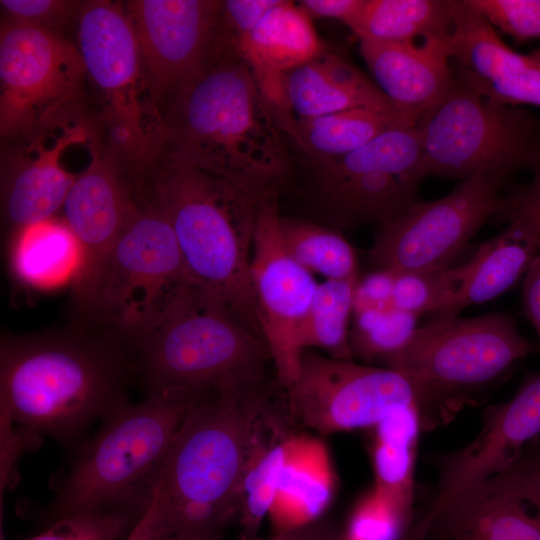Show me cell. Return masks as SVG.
Here are the masks:
<instances>
[{
    "label": "cell",
    "instance_id": "obj_1",
    "mask_svg": "<svg viewBox=\"0 0 540 540\" xmlns=\"http://www.w3.org/2000/svg\"><path fill=\"white\" fill-rule=\"evenodd\" d=\"M286 412L285 388L270 378L222 391L188 412L155 491L168 536L223 534L240 518L249 462L263 443L289 431Z\"/></svg>",
    "mask_w": 540,
    "mask_h": 540
},
{
    "label": "cell",
    "instance_id": "obj_2",
    "mask_svg": "<svg viewBox=\"0 0 540 540\" xmlns=\"http://www.w3.org/2000/svg\"><path fill=\"white\" fill-rule=\"evenodd\" d=\"M134 354L112 332L83 328L3 334L0 345L1 426L68 443L128 402Z\"/></svg>",
    "mask_w": 540,
    "mask_h": 540
},
{
    "label": "cell",
    "instance_id": "obj_3",
    "mask_svg": "<svg viewBox=\"0 0 540 540\" xmlns=\"http://www.w3.org/2000/svg\"><path fill=\"white\" fill-rule=\"evenodd\" d=\"M165 153L236 185L258 202L278 199L292 172L282 130L249 66L211 57L172 97Z\"/></svg>",
    "mask_w": 540,
    "mask_h": 540
},
{
    "label": "cell",
    "instance_id": "obj_4",
    "mask_svg": "<svg viewBox=\"0 0 540 540\" xmlns=\"http://www.w3.org/2000/svg\"><path fill=\"white\" fill-rule=\"evenodd\" d=\"M163 154L151 201L173 229L191 282L263 338L250 273L260 202L225 179Z\"/></svg>",
    "mask_w": 540,
    "mask_h": 540
},
{
    "label": "cell",
    "instance_id": "obj_5",
    "mask_svg": "<svg viewBox=\"0 0 540 540\" xmlns=\"http://www.w3.org/2000/svg\"><path fill=\"white\" fill-rule=\"evenodd\" d=\"M194 396L169 392L126 402L79 448L48 509L51 522L78 513L144 514Z\"/></svg>",
    "mask_w": 540,
    "mask_h": 540
},
{
    "label": "cell",
    "instance_id": "obj_6",
    "mask_svg": "<svg viewBox=\"0 0 540 540\" xmlns=\"http://www.w3.org/2000/svg\"><path fill=\"white\" fill-rule=\"evenodd\" d=\"M134 354L148 395L177 392L200 399L263 381L272 363L265 340L194 284L134 345Z\"/></svg>",
    "mask_w": 540,
    "mask_h": 540
},
{
    "label": "cell",
    "instance_id": "obj_7",
    "mask_svg": "<svg viewBox=\"0 0 540 540\" xmlns=\"http://www.w3.org/2000/svg\"><path fill=\"white\" fill-rule=\"evenodd\" d=\"M535 350L503 312L434 319L382 367L406 376L417 390L423 428L448 421L472 393L494 383Z\"/></svg>",
    "mask_w": 540,
    "mask_h": 540
},
{
    "label": "cell",
    "instance_id": "obj_8",
    "mask_svg": "<svg viewBox=\"0 0 540 540\" xmlns=\"http://www.w3.org/2000/svg\"><path fill=\"white\" fill-rule=\"evenodd\" d=\"M192 284L173 229L150 200L137 204L78 305L134 351Z\"/></svg>",
    "mask_w": 540,
    "mask_h": 540
},
{
    "label": "cell",
    "instance_id": "obj_9",
    "mask_svg": "<svg viewBox=\"0 0 540 540\" xmlns=\"http://www.w3.org/2000/svg\"><path fill=\"white\" fill-rule=\"evenodd\" d=\"M425 177L483 175L506 185L540 170V117L493 104L455 78L448 94L416 120Z\"/></svg>",
    "mask_w": 540,
    "mask_h": 540
},
{
    "label": "cell",
    "instance_id": "obj_10",
    "mask_svg": "<svg viewBox=\"0 0 540 540\" xmlns=\"http://www.w3.org/2000/svg\"><path fill=\"white\" fill-rule=\"evenodd\" d=\"M77 20V48L100 93L112 152L137 168L152 164L166 146L167 126L124 5L84 2Z\"/></svg>",
    "mask_w": 540,
    "mask_h": 540
},
{
    "label": "cell",
    "instance_id": "obj_11",
    "mask_svg": "<svg viewBox=\"0 0 540 540\" xmlns=\"http://www.w3.org/2000/svg\"><path fill=\"white\" fill-rule=\"evenodd\" d=\"M313 190L334 228L388 223L417 201L425 175L416 125L386 131L343 156L313 162Z\"/></svg>",
    "mask_w": 540,
    "mask_h": 540
},
{
    "label": "cell",
    "instance_id": "obj_12",
    "mask_svg": "<svg viewBox=\"0 0 540 540\" xmlns=\"http://www.w3.org/2000/svg\"><path fill=\"white\" fill-rule=\"evenodd\" d=\"M86 70L60 33L2 19L0 132L31 136L61 121L79 98Z\"/></svg>",
    "mask_w": 540,
    "mask_h": 540
},
{
    "label": "cell",
    "instance_id": "obj_13",
    "mask_svg": "<svg viewBox=\"0 0 540 540\" xmlns=\"http://www.w3.org/2000/svg\"><path fill=\"white\" fill-rule=\"evenodd\" d=\"M285 394L291 423L321 434L374 428L403 407L420 410L416 388L400 372L314 349L302 352L297 377Z\"/></svg>",
    "mask_w": 540,
    "mask_h": 540
},
{
    "label": "cell",
    "instance_id": "obj_14",
    "mask_svg": "<svg viewBox=\"0 0 540 540\" xmlns=\"http://www.w3.org/2000/svg\"><path fill=\"white\" fill-rule=\"evenodd\" d=\"M504 187L476 175L462 180L439 199L417 200L379 227L368 251L369 264L373 270L394 273L453 265L480 228L496 218Z\"/></svg>",
    "mask_w": 540,
    "mask_h": 540
},
{
    "label": "cell",
    "instance_id": "obj_15",
    "mask_svg": "<svg viewBox=\"0 0 540 540\" xmlns=\"http://www.w3.org/2000/svg\"><path fill=\"white\" fill-rule=\"evenodd\" d=\"M277 199L260 203L251 253V282L262 336L276 378L286 389L296 379L300 356L295 332L309 310L318 283L282 241Z\"/></svg>",
    "mask_w": 540,
    "mask_h": 540
},
{
    "label": "cell",
    "instance_id": "obj_16",
    "mask_svg": "<svg viewBox=\"0 0 540 540\" xmlns=\"http://www.w3.org/2000/svg\"><path fill=\"white\" fill-rule=\"evenodd\" d=\"M219 6L214 0L125 2L156 102L171 98L208 60Z\"/></svg>",
    "mask_w": 540,
    "mask_h": 540
},
{
    "label": "cell",
    "instance_id": "obj_17",
    "mask_svg": "<svg viewBox=\"0 0 540 540\" xmlns=\"http://www.w3.org/2000/svg\"><path fill=\"white\" fill-rule=\"evenodd\" d=\"M137 203L114 157L91 148L89 165L71 186L64 201L63 220L81 249V267L73 282L76 303L89 293L113 245Z\"/></svg>",
    "mask_w": 540,
    "mask_h": 540
},
{
    "label": "cell",
    "instance_id": "obj_18",
    "mask_svg": "<svg viewBox=\"0 0 540 540\" xmlns=\"http://www.w3.org/2000/svg\"><path fill=\"white\" fill-rule=\"evenodd\" d=\"M46 129L31 135L23 152L10 157L2 170V211L14 232L47 219L63 207L76 175L61 163L67 147L89 140L85 125L62 126L48 141Z\"/></svg>",
    "mask_w": 540,
    "mask_h": 540
},
{
    "label": "cell",
    "instance_id": "obj_19",
    "mask_svg": "<svg viewBox=\"0 0 540 540\" xmlns=\"http://www.w3.org/2000/svg\"><path fill=\"white\" fill-rule=\"evenodd\" d=\"M325 51L311 18L294 2L278 0L240 42L237 56L250 68L274 119H292L282 76Z\"/></svg>",
    "mask_w": 540,
    "mask_h": 540
},
{
    "label": "cell",
    "instance_id": "obj_20",
    "mask_svg": "<svg viewBox=\"0 0 540 540\" xmlns=\"http://www.w3.org/2000/svg\"><path fill=\"white\" fill-rule=\"evenodd\" d=\"M444 39L420 44L359 39L360 54L378 88L415 121L441 102L455 82Z\"/></svg>",
    "mask_w": 540,
    "mask_h": 540
},
{
    "label": "cell",
    "instance_id": "obj_21",
    "mask_svg": "<svg viewBox=\"0 0 540 540\" xmlns=\"http://www.w3.org/2000/svg\"><path fill=\"white\" fill-rule=\"evenodd\" d=\"M405 540H540V515L489 479L414 523Z\"/></svg>",
    "mask_w": 540,
    "mask_h": 540
},
{
    "label": "cell",
    "instance_id": "obj_22",
    "mask_svg": "<svg viewBox=\"0 0 540 540\" xmlns=\"http://www.w3.org/2000/svg\"><path fill=\"white\" fill-rule=\"evenodd\" d=\"M282 87L287 106L296 118L351 109L402 113L352 63L326 50L285 73Z\"/></svg>",
    "mask_w": 540,
    "mask_h": 540
},
{
    "label": "cell",
    "instance_id": "obj_23",
    "mask_svg": "<svg viewBox=\"0 0 540 540\" xmlns=\"http://www.w3.org/2000/svg\"><path fill=\"white\" fill-rule=\"evenodd\" d=\"M540 253V238L518 220L507 222L469 258L470 269L450 302L434 319L458 316L469 306L491 301L525 276Z\"/></svg>",
    "mask_w": 540,
    "mask_h": 540
},
{
    "label": "cell",
    "instance_id": "obj_24",
    "mask_svg": "<svg viewBox=\"0 0 540 540\" xmlns=\"http://www.w3.org/2000/svg\"><path fill=\"white\" fill-rule=\"evenodd\" d=\"M332 492L333 475L325 448L316 441L292 435L269 512L275 533L321 518Z\"/></svg>",
    "mask_w": 540,
    "mask_h": 540
},
{
    "label": "cell",
    "instance_id": "obj_25",
    "mask_svg": "<svg viewBox=\"0 0 540 540\" xmlns=\"http://www.w3.org/2000/svg\"><path fill=\"white\" fill-rule=\"evenodd\" d=\"M80 245L65 221L50 218L14 232L11 269L22 285L51 288L75 281L81 267Z\"/></svg>",
    "mask_w": 540,
    "mask_h": 540
},
{
    "label": "cell",
    "instance_id": "obj_26",
    "mask_svg": "<svg viewBox=\"0 0 540 540\" xmlns=\"http://www.w3.org/2000/svg\"><path fill=\"white\" fill-rule=\"evenodd\" d=\"M374 429V490L413 520L416 451L423 429L420 410L400 408Z\"/></svg>",
    "mask_w": 540,
    "mask_h": 540
},
{
    "label": "cell",
    "instance_id": "obj_27",
    "mask_svg": "<svg viewBox=\"0 0 540 540\" xmlns=\"http://www.w3.org/2000/svg\"><path fill=\"white\" fill-rule=\"evenodd\" d=\"M359 39H444L453 28L450 0H362L347 23Z\"/></svg>",
    "mask_w": 540,
    "mask_h": 540
},
{
    "label": "cell",
    "instance_id": "obj_28",
    "mask_svg": "<svg viewBox=\"0 0 540 540\" xmlns=\"http://www.w3.org/2000/svg\"><path fill=\"white\" fill-rule=\"evenodd\" d=\"M416 121L403 113L351 109L296 118L292 138L313 162L343 156L394 128Z\"/></svg>",
    "mask_w": 540,
    "mask_h": 540
},
{
    "label": "cell",
    "instance_id": "obj_29",
    "mask_svg": "<svg viewBox=\"0 0 540 540\" xmlns=\"http://www.w3.org/2000/svg\"><path fill=\"white\" fill-rule=\"evenodd\" d=\"M358 280L318 283L309 310L294 336V347L300 358L304 350L321 349L334 359L354 360L350 326Z\"/></svg>",
    "mask_w": 540,
    "mask_h": 540
},
{
    "label": "cell",
    "instance_id": "obj_30",
    "mask_svg": "<svg viewBox=\"0 0 540 540\" xmlns=\"http://www.w3.org/2000/svg\"><path fill=\"white\" fill-rule=\"evenodd\" d=\"M279 227L288 253L310 273L325 280L360 278L356 251L339 229L283 216Z\"/></svg>",
    "mask_w": 540,
    "mask_h": 540
},
{
    "label": "cell",
    "instance_id": "obj_31",
    "mask_svg": "<svg viewBox=\"0 0 540 540\" xmlns=\"http://www.w3.org/2000/svg\"><path fill=\"white\" fill-rule=\"evenodd\" d=\"M293 434L273 437L263 443L246 469L241 493V540H255L264 518L276 499L281 474Z\"/></svg>",
    "mask_w": 540,
    "mask_h": 540
},
{
    "label": "cell",
    "instance_id": "obj_32",
    "mask_svg": "<svg viewBox=\"0 0 540 540\" xmlns=\"http://www.w3.org/2000/svg\"><path fill=\"white\" fill-rule=\"evenodd\" d=\"M418 318L393 306L353 309L350 326L353 358L367 365H382L408 343L418 328Z\"/></svg>",
    "mask_w": 540,
    "mask_h": 540
},
{
    "label": "cell",
    "instance_id": "obj_33",
    "mask_svg": "<svg viewBox=\"0 0 540 540\" xmlns=\"http://www.w3.org/2000/svg\"><path fill=\"white\" fill-rule=\"evenodd\" d=\"M470 269V261L443 268L395 273L392 306L420 317L436 315L453 298Z\"/></svg>",
    "mask_w": 540,
    "mask_h": 540
},
{
    "label": "cell",
    "instance_id": "obj_34",
    "mask_svg": "<svg viewBox=\"0 0 540 540\" xmlns=\"http://www.w3.org/2000/svg\"><path fill=\"white\" fill-rule=\"evenodd\" d=\"M414 522L373 490L352 512L342 540H405Z\"/></svg>",
    "mask_w": 540,
    "mask_h": 540
},
{
    "label": "cell",
    "instance_id": "obj_35",
    "mask_svg": "<svg viewBox=\"0 0 540 540\" xmlns=\"http://www.w3.org/2000/svg\"><path fill=\"white\" fill-rule=\"evenodd\" d=\"M142 515L122 510L72 514L28 540H125Z\"/></svg>",
    "mask_w": 540,
    "mask_h": 540
},
{
    "label": "cell",
    "instance_id": "obj_36",
    "mask_svg": "<svg viewBox=\"0 0 540 540\" xmlns=\"http://www.w3.org/2000/svg\"><path fill=\"white\" fill-rule=\"evenodd\" d=\"M495 28L517 42L540 38V0H468Z\"/></svg>",
    "mask_w": 540,
    "mask_h": 540
},
{
    "label": "cell",
    "instance_id": "obj_37",
    "mask_svg": "<svg viewBox=\"0 0 540 540\" xmlns=\"http://www.w3.org/2000/svg\"><path fill=\"white\" fill-rule=\"evenodd\" d=\"M83 3L67 0H1L4 20L60 33Z\"/></svg>",
    "mask_w": 540,
    "mask_h": 540
},
{
    "label": "cell",
    "instance_id": "obj_38",
    "mask_svg": "<svg viewBox=\"0 0 540 540\" xmlns=\"http://www.w3.org/2000/svg\"><path fill=\"white\" fill-rule=\"evenodd\" d=\"M491 480L540 515V455L521 454L509 468Z\"/></svg>",
    "mask_w": 540,
    "mask_h": 540
},
{
    "label": "cell",
    "instance_id": "obj_39",
    "mask_svg": "<svg viewBox=\"0 0 540 540\" xmlns=\"http://www.w3.org/2000/svg\"><path fill=\"white\" fill-rule=\"evenodd\" d=\"M495 219L504 222L521 221L540 238V170L533 173L529 183L517 185L502 193Z\"/></svg>",
    "mask_w": 540,
    "mask_h": 540
},
{
    "label": "cell",
    "instance_id": "obj_40",
    "mask_svg": "<svg viewBox=\"0 0 540 540\" xmlns=\"http://www.w3.org/2000/svg\"><path fill=\"white\" fill-rule=\"evenodd\" d=\"M394 280V272L379 269L360 277L355 289L353 309L392 307Z\"/></svg>",
    "mask_w": 540,
    "mask_h": 540
},
{
    "label": "cell",
    "instance_id": "obj_41",
    "mask_svg": "<svg viewBox=\"0 0 540 540\" xmlns=\"http://www.w3.org/2000/svg\"><path fill=\"white\" fill-rule=\"evenodd\" d=\"M521 303L522 311L534 328L540 345V253L523 277Z\"/></svg>",
    "mask_w": 540,
    "mask_h": 540
},
{
    "label": "cell",
    "instance_id": "obj_42",
    "mask_svg": "<svg viewBox=\"0 0 540 540\" xmlns=\"http://www.w3.org/2000/svg\"><path fill=\"white\" fill-rule=\"evenodd\" d=\"M343 533L344 531H341L332 520L318 518L312 522L276 532L267 540H342Z\"/></svg>",
    "mask_w": 540,
    "mask_h": 540
},
{
    "label": "cell",
    "instance_id": "obj_43",
    "mask_svg": "<svg viewBox=\"0 0 540 540\" xmlns=\"http://www.w3.org/2000/svg\"><path fill=\"white\" fill-rule=\"evenodd\" d=\"M362 4V0H303L298 6L312 19L333 18L347 25Z\"/></svg>",
    "mask_w": 540,
    "mask_h": 540
},
{
    "label": "cell",
    "instance_id": "obj_44",
    "mask_svg": "<svg viewBox=\"0 0 540 540\" xmlns=\"http://www.w3.org/2000/svg\"><path fill=\"white\" fill-rule=\"evenodd\" d=\"M166 536L168 535L161 523L154 494L148 509L125 540H161Z\"/></svg>",
    "mask_w": 540,
    "mask_h": 540
},
{
    "label": "cell",
    "instance_id": "obj_45",
    "mask_svg": "<svg viewBox=\"0 0 540 540\" xmlns=\"http://www.w3.org/2000/svg\"><path fill=\"white\" fill-rule=\"evenodd\" d=\"M186 540H223V534L204 535V536L189 538Z\"/></svg>",
    "mask_w": 540,
    "mask_h": 540
},
{
    "label": "cell",
    "instance_id": "obj_46",
    "mask_svg": "<svg viewBox=\"0 0 540 540\" xmlns=\"http://www.w3.org/2000/svg\"><path fill=\"white\" fill-rule=\"evenodd\" d=\"M530 57L540 65V51L530 54Z\"/></svg>",
    "mask_w": 540,
    "mask_h": 540
},
{
    "label": "cell",
    "instance_id": "obj_47",
    "mask_svg": "<svg viewBox=\"0 0 540 540\" xmlns=\"http://www.w3.org/2000/svg\"><path fill=\"white\" fill-rule=\"evenodd\" d=\"M161 540H186V539L178 537V536L170 535V536H166V537L162 538Z\"/></svg>",
    "mask_w": 540,
    "mask_h": 540
}]
</instances>
